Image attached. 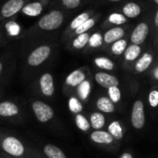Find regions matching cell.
<instances>
[{"mask_svg": "<svg viewBox=\"0 0 158 158\" xmlns=\"http://www.w3.org/2000/svg\"><path fill=\"white\" fill-rule=\"evenodd\" d=\"M90 124L95 131L101 130L106 124V118L100 112H94L90 116Z\"/></svg>", "mask_w": 158, "mask_h": 158, "instance_id": "e0dca14e", "label": "cell"}, {"mask_svg": "<svg viewBox=\"0 0 158 158\" xmlns=\"http://www.w3.org/2000/svg\"><path fill=\"white\" fill-rule=\"evenodd\" d=\"M110 1H113V2H117V1H120V0H110Z\"/></svg>", "mask_w": 158, "mask_h": 158, "instance_id": "ab89813d", "label": "cell"}, {"mask_svg": "<svg viewBox=\"0 0 158 158\" xmlns=\"http://www.w3.org/2000/svg\"><path fill=\"white\" fill-rule=\"evenodd\" d=\"M123 13L129 18H136L141 13L140 6L135 3H129L123 8Z\"/></svg>", "mask_w": 158, "mask_h": 158, "instance_id": "603a6c76", "label": "cell"}, {"mask_svg": "<svg viewBox=\"0 0 158 158\" xmlns=\"http://www.w3.org/2000/svg\"><path fill=\"white\" fill-rule=\"evenodd\" d=\"M74 120H75V124L76 126L78 127V129H80L81 131H88L90 129H91V124H90V121L87 119V118L82 115L81 113L80 114H76L75 115V118H74Z\"/></svg>", "mask_w": 158, "mask_h": 158, "instance_id": "44dd1931", "label": "cell"}, {"mask_svg": "<svg viewBox=\"0 0 158 158\" xmlns=\"http://www.w3.org/2000/svg\"><path fill=\"white\" fill-rule=\"evenodd\" d=\"M155 77H156V80H158V67L156 69V70H155Z\"/></svg>", "mask_w": 158, "mask_h": 158, "instance_id": "74e56055", "label": "cell"}, {"mask_svg": "<svg viewBox=\"0 0 158 158\" xmlns=\"http://www.w3.org/2000/svg\"><path fill=\"white\" fill-rule=\"evenodd\" d=\"M68 106L72 114H80L83 110V106L81 101L76 95H69L68 100Z\"/></svg>", "mask_w": 158, "mask_h": 158, "instance_id": "d6986e66", "label": "cell"}, {"mask_svg": "<svg viewBox=\"0 0 158 158\" xmlns=\"http://www.w3.org/2000/svg\"><path fill=\"white\" fill-rule=\"evenodd\" d=\"M108 95L109 99L114 103H118L121 99V92L118 86H113L108 88Z\"/></svg>", "mask_w": 158, "mask_h": 158, "instance_id": "f1b7e54d", "label": "cell"}, {"mask_svg": "<svg viewBox=\"0 0 158 158\" xmlns=\"http://www.w3.org/2000/svg\"><path fill=\"white\" fill-rule=\"evenodd\" d=\"M102 42H103V37L101 34L99 33H94L93 36L90 37L89 39V44L90 46L92 47H98L102 44Z\"/></svg>", "mask_w": 158, "mask_h": 158, "instance_id": "4dcf8cb0", "label": "cell"}, {"mask_svg": "<svg viewBox=\"0 0 158 158\" xmlns=\"http://www.w3.org/2000/svg\"><path fill=\"white\" fill-rule=\"evenodd\" d=\"M155 1H156V4H158V0H155Z\"/></svg>", "mask_w": 158, "mask_h": 158, "instance_id": "60d3db41", "label": "cell"}, {"mask_svg": "<svg viewBox=\"0 0 158 158\" xmlns=\"http://www.w3.org/2000/svg\"><path fill=\"white\" fill-rule=\"evenodd\" d=\"M43 11V5L39 2L30 3L22 7V12L28 16H38Z\"/></svg>", "mask_w": 158, "mask_h": 158, "instance_id": "ac0fdd59", "label": "cell"}, {"mask_svg": "<svg viewBox=\"0 0 158 158\" xmlns=\"http://www.w3.org/2000/svg\"><path fill=\"white\" fill-rule=\"evenodd\" d=\"M109 21H110L111 23L119 25V24L125 23L127 20H126V18H125L123 15L118 14V13H113V14H111L110 17H109Z\"/></svg>", "mask_w": 158, "mask_h": 158, "instance_id": "1f68e13d", "label": "cell"}, {"mask_svg": "<svg viewBox=\"0 0 158 158\" xmlns=\"http://www.w3.org/2000/svg\"><path fill=\"white\" fill-rule=\"evenodd\" d=\"M112 52L115 55H121L122 53L125 52V50L127 49V42L123 39H120L117 42H115L111 47Z\"/></svg>", "mask_w": 158, "mask_h": 158, "instance_id": "4316f807", "label": "cell"}, {"mask_svg": "<svg viewBox=\"0 0 158 158\" xmlns=\"http://www.w3.org/2000/svg\"><path fill=\"white\" fill-rule=\"evenodd\" d=\"M52 49L49 45H41L34 49L28 56L27 63L30 67L36 68L42 65L51 55Z\"/></svg>", "mask_w": 158, "mask_h": 158, "instance_id": "8992f818", "label": "cell"}, {"mask_svg": "<svg viewBox=\"0 0 158 158\" xmlns=\"http://www.w3.org/2000/svg\"><path fill=\"white\" fill-rule=\"evenodd\" d=\"M89 39H90V35L86 32L79 34V36L74 39L72 45L76 49H81L89 43Z\"/></svg>", "mask_w": 158, "mask_h": 158, "instance_id": "d4e9b609", "label": "cell"}, {"mask_svg": "<svg viewBox=\"0 0 158 158\" xmlns=\"http://www.w3.org/2000/svg\"><path fill=\"white\" fill-rule=\"evenodd\" d=\"M94 25V19H87L84 23H82L79 28H77L75 30V32L79 35V34H81V33H84L86 32L88 30H90L91 28H93Z\"/></svg>", "mask_w": 158, "mask_h": 158, "instance_id": "f546056e", "label": "cell"}, {"mask_svg": "<svg viewBox=\"0 0 158 158\" xmlns=\"http://www.w3.org/2000/svg\"><path fill=\"white\" fill-rule=\"evenodd\" d=\"M86 80V75L81 69H76L69 73L64 82L63 92L66 94H69L72 89H76L82 81Z\"/></svg>", "mask_w": 158, "mask_h": 158, "instance_id": "52a82bcc", "label": "cell"}, {"mask_svg": "<svg viewBox=\"0 0 158 158\" xmlns=\"http://www.w3.org/2000/svg\"><path fill=\"white\" fill-rule=\"evenodd\" d=\"M90 138L94 143L101 144H109L114 141L113 136L108 131H104L101 130L93 131L90 135Z\"/></svg>", "mask_w": 158, "mask_h": 158, "instance_id": "4fadbf2b", "label": "cell"}, {"mask_svg": "<svg viewBox=\"0 0 158 158\" xmlns=\"http://www.w3.org/2000/svg\"><path fill=\"white\" fill-rule=\"evenodd\" d=\"M24 6L23 0H8L1 8V15L5 18L11 17L17 14Z\"/></svg>", "mask_w": 158, "mask_h": 158, "instance_id": "9c48e42d", "label": "cell"}, {"mask_svg": "<svg viewBox=\"0 0 158 158\" xmlns=\"http://www.w3.org/2000/svg\"><path fill=\"white\" fill-rule=\"evenodd\" d=\"M81 0H62V4L68 8H76Z\"/></svg>", "mask_w": 158, "mask_h": 158, "instance_id": "836d02e7", "label": "cell"}, {"mask_svg": "<svg viewBox=\"0 0 158 158\" xmlns=\"http://www.w3.org/2000/svg\"><path fill=\"white\" fill-rule=\"evenodd\" d=\"M94 63L98 68L103 69L112 70L114 69V63L106 57H97L94 59Z\"/></svg>", "mask_w": 158, "mask_h": 158, "instance_id": "484cf974", "label": "cell"}, {"mask_svg": "<svg viewBox=\"0 0 158 158\" xmlns=\"http://www.w3.org/2000/svg\"><path fill=\"white\" fill-rule=\"evenodd\" d=\"M87 19H89V14H88V13L84 12V13L80 14V15L77 16V17L72 20V22L70 23V29L76 30V29L79 28L82 23H84Z\"/></svg>", "mask_w": 158, "mask_h": 158, "instance_id": "83f0119b", "label": "cell"}, {"mask_svg": "<svg viewBox=\"0 0 158 158\" xmlns=\"http://www.w3.org/2000/svg\"><path fill=\"white\" fill-rule=\"evenodd\" d=\"M94 79L96 81V82L101 85L104 88H110L113 86H118V80L115 77L112 76L110 74H107L106 72H98L95 74Z\"/></svg>", "mask_w": 158, "mask_h": 158, "instance_id": "30bf717a", "label": "cell"}, {"mask_svg": "<svg viewBox=\"0 0 158 158\" xmlns=\"http://www.w3.org/2000/svg\"><path fill=\"white\" fill-rule=\"evenodd\" d=\"M64 20L63 14L58 10H53L43 16L39 20V27L44 31H53L61 26Z\"/></svg>", "mask_w": 158, "mask_h": 158, "instance_id": "277c9868", "label": "cell"}, {"mask_svg": "<svg viewBox=\"0 0 158 158\" xmlns=\"http://www.w3.org/2000/svg\"><path fill=\"white\" fill-rule=\"evenodd\" d=\"M152 61H153V56L150 54L145 53L142 56V58H140L139 61L136 63V65H135L136 71H138V72H143L144 70H146L149 68V66L151 65Z\"/></svg>", "mask_w": 158, "mask_h": 158, "instance_id": "ffe728a7", "label": "cell"}, {"mask_svg": "<svg viewBox=\"0 0 158 158\" xmlns=\"http://www.w3.org/2000/svg\"><path fill=\"white\" fill-rule=\"evenodd\" d=\"M124 53H125V59L126 60L133 61L141 54V47L139 45H137V44H132V45H130L125 50Z\"/></svg>", "mask_w": 158, "mask_h": 158, "instance_id": "cb8c5ba5", "label": "cell"}, {"mask_svg": "<svg viewBox=\"0 0 158 158\" xmlns=\"http://www.w3.org/2000/svg\"><path fill=\"white\" fill-rule=\"evenodd\" d=\"M108 132L113 136L114 139L120 140L123 137V131L120 123L118 121H113L108 126Z\"/></svg>", "mask_w": 158, "mask_h": 158, "instance_id": "7402d4cb", "label": "cell"}, {"mask_svg": "<svg viewBox=\"0 0 158 158\" xmlns=\"http://www.w3.org/2000/svg\"><path fill=\"white\" fill-rule=\"evenodd\" d=\"M3 69H4V65H3V62L0 60V77L3 73Z\"/></svg>", "mask_w": 158, "mask_h": 158, "instance_id": "8d00e7d4", "label": "cell"}, {"mask_svg": "<svg viewBox=\"0 0 158 158\" xmlns=\"http://www.w3.org/2000/svg\"><path fill=\"white\" fill-rule=\"evenodd\" d=\"M148 31H149V28L147 26L146 23H140L133 31L132 34H131V42L134 44H143L147 35H148Z\"/></svg>", "mask_w": 158, "mask_h": 158, "instance_id": "8fae6325", "label": "cell"}, {"mask_svg": "<svg viewBox=\"0 0 158 158\" xmlns=\"http://www.w3.org/2000/svg\"><path fill=\"white\" fill-rule=\"evenodd\" d=\"M0 158H19V157H13V156H6L3 153L0 152Z\"/></svg>", "mask_w": 158, "mask_h": 158, "instance_id": "d590c367", "label": "cell"}, {"mask_svg": "<svg viewBox=\"0 0 158 158\" xmlns=\"http://www.w3.org/2000/svg\"><path fill=\"white\" fill-rule=\"evenodd\" d=\"M38 91L40 94L48 99H53L56 93L54 77L50 72L43 73L38 80Z\"/></svg>", "mask_w": 158, "mask_h": 158, "instance_id": "5b68a950", "label": "cell"}, {"mask_svg": "<svg viewBox=\"0 0 158 158\" xmlns=\"http://www.w3.org/2000/svg\"><path fill=\"white\" fill-rule=\"evenodd\" d=\"M0 118L17 122L22 118V112L19 106L11 100L0 101Z\"/></svg>", "mask_w": 158, "mask_h": 158, "instance_id": "3957f363", "label": "cell"}, {"mask_svg": "<svg viewBox=\"0 0 158 158\" xmlns=\"http://www.w3.org/2000/svg\"><path fill=\"white\" fill-rule=\"evenodd\" d=\"M120 158H133V157H132V156H131L130 153H124V154L120 156Z\"/></svg>", "mask_w": 158, "mask_h": 158, "instance_id": "e575fe53", "label": "cell"}, {"mask_svg": "<svg viewBox=\"0 0 158 158\" xmlns=\"http://www.w3.org/2000/svg\"><path fill=\"white\" fill-rule=\"evenodd\" d=\"M149 104L153 107H156L158 106V91L154 90L149 94Z\"/></svg>", "mask_w": 158, "mask_h": 158, "instance_id": "d6a6232c", "label": "cell"}, {"mask_svg": "<svg viewBox=\"0 0 158 158\" xmlns=\"http://www.w3.org/2000/svg\"><path fill=\"white\" fill-rule=\"evenodd\" d=\"M96 107L104 113H112L115 111L114 103L107 97L102 96L96 101Z\"/></svg>", "mask_w": 158, "mask_h": 158, "instance_id": "9a60e30c", "label": "cell"}, {"mask_svg": "<svg viewBox=\"0 0 158 158\" xmlns=\"http://www.w3.org/2000/svg\"><path fill=\"white\" fill-rule=\"evenodd\" d=\"M131 123L135 129H142L145 123V115H144V106L141 100H138L134 103L131 113Z\"/></svg>", "mask_w": 158, "mask_h": 158, "instance_id": "ba28073f", "label": "cell"}, {"mask_svg": "<svg viewBox=\"0 0 158 158\" xmlns=\"http://www.w3.org/2000/svg\"><path fill=\"white\" fill-rule=\"evenodd\" d=\"M42 153L46 158H68L59 147L52 143H46L43 145Z\"/></svg>", "mask_w": 158, "mask_h": 158, "instance_id": "7c38bea8", "label": "cell"}, {"mask_svg": "<svg viewBox=\"0 0 158 158\" xmlns=\"http://www.w3.org/2000/svg\"><path fill=\"white\" fill-rule=\"evenodd\" d=\"M124 36V30L117 27V28H113L109 31H107L104 36V41L106 44H112L115 43L120 39H122V37Z\"/></svg>", "mask_w": 158, "mask_h": 158, "instance_id": "5bb4252c", "label": "cell"}, {"mask_svg": "<svg viewBox=\"0 0 158 158\" xmlns=\"http://www.w3.org/2000/svg\"><path fill=\"white\" fill-rule=\"evenodd\" d=\"M31 108L35 118L42 124H47L55 118L53 107L44 101L37 99L31 100Z\"/></svg>", "mask_w": 158, "mask_h": 158, "instance_id": "7a4b0ae2", "label": "cell"}, {"mask_svg": "<svg viewBox=\"0 0 158 158\" xmlns=\"http://www.w3.org/2000/svg\"><path fill=\"white\" fill-rule=\"evenodd\" d=\"M91 82L87 80H85L84 81H82L77 88V97L81 100V101H86L89 98V95L91 94Z\"/></svg>", "mask_w": 158, "mask_h": 158, "instance_id": "2e32d148", "label": "cell"}, {"mask_svg": "<svg viewBox=\"0 0 158 158\" xmlns=\"http://www.w3.org/2000/svg\"><path fill=\"white\" fill-rule=\"evenodd\" d=\"M0 152L13 157L44 158L42 154L27 145L19 137L0 131Z\"/></svg>", "mask_w": 158, "mask_h": 158, "instance_id": "6da1fadb", "label": "cell"}, {"mask_svg": "<svg viewBox=\"0 0 158 158\" xmlns=\"http://www.w3.org/2000/svg\"><path fill=\"white\" fill-rule=\"evenodd\" d=\"M156 26L158 27V9H157V12H156Z\"/></svg>", "mask_w": 158, "mask_h": 158, "instance_id": "f35d334b", "label": "cell"}]
</instances>
